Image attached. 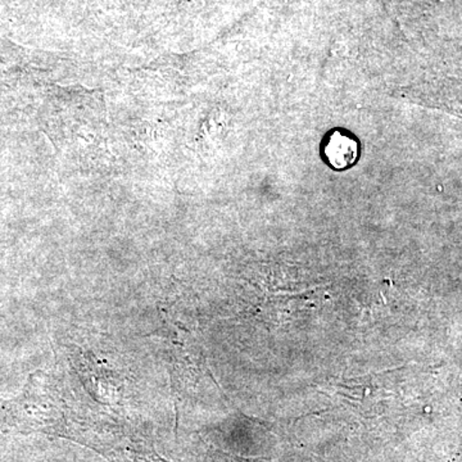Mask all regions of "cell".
<instances>
[{
	"label": "cell",
	"mask_w": 462,
	"mask_h": 462,
	"mask_svg": "<svg viewBox=\"0 0 462 462\" xmlns=\"http://www.w3.org/2000/svg\"><path fill=\"white\" fill-rule=\"evenodd\" d=\"M327 156L331 165L345 169L357 158V144L343 134H334L327 147Z\"/></svg>",
	"instance_id": "obj_1"
}]
</instances>
